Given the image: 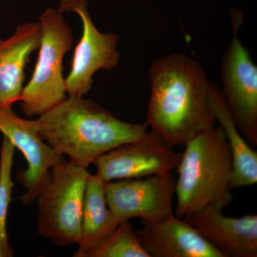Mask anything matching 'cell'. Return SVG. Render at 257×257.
<instances>
[{"instance_id":"cell-1","label":"cell","mask_w":257,"mask_h":257,"mask_svg":"<svg viewBox=\"0 0 257 257\" xmlns=\"http://www.w3.org/2000/svg\"><path fill=\"white\" fill-rule=\"evenodd\" d=\"M146 123L170 148L185 146L215 125L211 82L192 57L173 53L154 61L149 71Z\"/></svg>"},{"instance_id":"cell-2","label":"cell","mask_w":257,"mask_h":257,"mask_svg":"<svg viewBox=\"0 0 257 257\" xmlns=\"http://www.w3.org/2000/svg\"><path fill=\"white\" fill-rule=\"evenodd\" d=\"M36 120L42 140L84 168L103 154L143 138L149 127L146 122L122 121L84 96H67Z\"/></svg>"},{"instance_id":"cell-3","label":"cell","mask_w":257,"mask_h":257,"mask_svg":"<svg viewBox=\"0 0 257 257\" xmlns=\"http://www.w3.org/2000/svg\"><path fill=\"white\" fill-rule=\"evenodd\" d=\"M177 170V207L179 219L207 209L223 210L232 202V160L227 140L214 125L185 145Z\"/></svg>"},{"instance_id":"cell-4","label":"cell","mask_w":257,"mask_h":257,"mask_svg":"<svg viewBox=\"0 0 257 257\" xmlns=\"http://www.w3.org/2000/svg\"><path fill=\"white\" fill-rule=\"evenodd\" d=\"M39 23L41 40L38 57L19 101L28 117L40 116L67 98L63 60L74 42L72 28L58 10H45Z\"/></svg>"},{"instance_id":"cell-5","label":"cell","mask_w":257,"mask_h":257,"mask_svg":"<svg viewBox=\"0 0 257 257\" xmlns=\"http://www.w3.org/2000/svg\"><path fill=\"white\" fill-rule=\"evenodd\" d=\"M91 173L87 168L64 160L54 166L37 198V232L57 246L78 244L83 204Z\"/></svg>"},{"instance_id":"cell-6","label":"cell","mask_w":257,"mask_h":257,"mask_svg":"<svg viewBox=\"0 0 257 257\" xmlns=\"http://www.w3.org/2000/svg\"><path fill=\"white\" fill-rule=\"evenodd\" d=\"M233 36L221 64V93L235 124L251 147L257 146V67L239 40L242 13L231 15Z\"/></svg>"},{"instance_id":"cell-7","label":"cell","mask_w":257,"mask_h":257,"mask_svg":"<svg viewBox=\"0 0 257 257\" xmlns=\"http://www.w3.org/2000/svg\"><path fill=\"white\" fill-rule=\"evenodd\" d=\"M60 13H73L82 23V35L74 49L72 67L65 78L69 96H84L92 89L96 72L114 69L119 64V36L103 33L96 28L89 14L87 0H61Z\"/></svg>"},{"instance_id":"cell-8","label":"cell","mask_w":257,"mask_h":257,"mask_svg":"<svg viewBox=\"0 0 257 257\" xmlns=\"http://www.w3.org/2000/svg\"><path fill=\"white\" fill-rule=\"evenodd\" d=\"M181 158L182 153L174 151L150 130L136 141L103 154L93 165L96 175L108 182L167 175L177 170Z\"/></svg>"},{"instance_id":"cell-9","label":"cell","mask_w":257,"mask_h":257,"mask_svg":"<svg viewBox=\"0 0 257 257\" xmlns=\"http://www.w3.org/2000/svg\"><path fill=\"white\" fill-rule=\"evenodd\" d=\"M177 177L171 172L147 178L105 182L108 207L119 222L139 217L158 221L174 214Z\"/></svg>"},{"instance_id":"cell-10","label":"cell","mask_w":257,"mask_h":257,"mask_svg":"<svg viewBox=\"0 0 257 257\" xmlns=\"http://www.w3.org/2000/svg\"><path fill=\"white\" fill-rule=\"evenodd\" d=\"M0 133L23 154L28 167L17 172V179L25 189L20 198L24 205L36 200L50 179L54 166L64 160L40 136L37 120L23 119L13 108H0Z\"/></svg>"},{"instance_id":"cell-11","label":"cell","mask_w":257,"mask_h":257,"mask_svg":"<svg viewBox=\"0 0 257 257\" xmlns=\"http://www.w3.org/2000/svg\"><path fill=\"white\" fill-rule=\"evenodd\" d=\"M224 257L257 256V216L234 218L207 208L183 218Z\"/></svg>"},{"instance_id":"cell-12","label":"cell","mask_w":257,"mask_h":257,"mask_svg":"<svg viewBox=\"0 0 257 257\" xmlns=\"http://www.w3.org/2000/svg\"><path fill=\"white\" fill-rule=\"evenodd\" d=\"M136 230L150 257H224L194 226L172 214L158 221L141 219Z\"/></svg>"},{"instance_id":"cell-13","label":"cell","mask_w":257,"mask_h":257,"mask_svg":"<svg viewBox=\"0 0 257 257\" xmlns=\"http://www.w3.org/2000/svg\"><path fill=\"white\" fill-rule=\"evenodd\" d=\"M40 23H25L12 36L0 38V108H13L24 89L25 69L29 57L39 48Z\"/></svg>"},{"instance_id":"cell-14","label":"cell","mask_w":257,"mask_h":257,"mask_svg":"<svg viewBox=\"0 0 257 257\" xmlns=\"http://www.w3.org/2000/svg\"><path fill=\"white\" fill-rule=\"evenodd\" d=\"M210 102L216 121L224 130L232 160L231 189L251 187L257 183V152L235 124L221 89L211 82Z\"/></svg>"},{"instance_id":"cell-15","label":"cell","mask_w":257,"mask_h":257,"mask_svg":"<svg viewBox=\"0 0 257 257\" xmlns=\"http://www.w3.org/2000/svg\"><path fill=\"white\" fill-rule=\"evenodd\" d=\"M119 224L106 202L105 182L91 174L84 194L80 239L73 256H85L107 239Z\"/></svg>"},{"instance_id":"cell-16","label":"cell","mask_w":257,"mask_h":257,"mask_svg":"<svg viewBox=\"0 0 257 257\" xmlns=\"http://www.w3.org/2000/svg\"><path fill=\"white\" fill-rule=\"evenodd\" d=\"M15 147L8 138L3 136L0 149V246L9 253L10 257L14 255V251L10 246L8 239V211L12 199L14 182L12 177Z\"/></svg>"},{"instance_id":"cell-17","label":"cell","mask_w":257,"mask_h":257,"mask_svg":"<svg viewBox=\"0 0 257 257\" xmlns=\"http://www.w3.org/2000/svg\"><path fill=\"white\" fill-rule=\"evenodd\" d=\"M84 257H150L130 220L119 222L110 236Z\"/></svg>"},{"instance_id":"cell-18","label":"cell","mask_w":257,"mask_h":257,"mask_svg":"<svg viewBox=\"0 0 257 257\" xmlns=\"http://www.w3.org/2000/svg\"><path fill=\"white\" fill-rule=\"evenodd\" d=\"M0 257H10L9 253L0 246Z\"/></svg>"}]
</instances>
